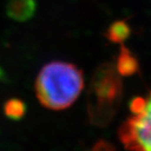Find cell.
<instances>
[{
  "mask_svg": "<svg viewBox=\"0 0 151 151\" xmlns=\"http://www.w3.org/2000/svg\"><path fill=\"white\" fill-rule=\"evenodd\" d=\"M123 81L113 63L99 65L90 78L86 97L89 123L105 128L112 122L123 99Z\"/></svg>",
  "mask_w": 151,
  "mask_h": 151,
  "instance_id": "2",
  "label": "cell"
},
{
  "mask_svg": "<svg viewBox=\"0 0 151 151\" xmlns=\"http://www.w3.org/2000/svg\"><path fill=\"white\" fill-rule=\"evenodd\" d=\"M92 149H95V150H110V149H114V147L111 145L109 142H107V141L105 140H99L97 141L94 146H93Z\"/></svg>",
  "mask_w": 151,
  "mask_h": 151,
  "instance_id": "8",
  "label": "cell"
},
{
  "mask_svg": "<svg viewBox=\"0 0 151 151\" xmlns=\"http://www.w3.org/2000/svg\"><path fill=\"white\" fill-rule=\"evenodd\" d=\"M37 11L35 0H8L6 13L10 19L17 22H27Z\"/></svg>",
  "mask_w": 151,
  "mask_h": 151,
  "instance_id": "4",
  "label": "cell"
},
{
  "mask_svg": "<svg viewBox=\"0 0 151 151\" xmlns=\"http://www.w3.org/2000/svg\"><path fill=\"white\" fill-rule=\"evenodd\" d=\"M84 86L83 74L75 64L50 62L41 69L35 80V94L42 106L58 111L70 107Z\"/></svg>",
  "mask_w": 151,
  "mask_h": 151,
  "instance_id": "1",
  "label": "cell"
},
{
  "mask_svg": "<svg viewBox=\"0 0 151 151\" xmlns=\"http://www.w3.org/2000/svg\"><path fill=\"white\" fill-rule=\"evenodd\" d=\"M4 114L11 120H20L26 114V104L25 102L18 98H11L5 102Z\"/></svg>",
  "mask_w": 151,
  "mask_h": 151,
  "instance_id": "7",
  "label": "cell"
},
{
  "mask_svg": "<svg viewBox=\"0 0 151 151\" xmlns=\"http://www.w3.org/2000/svg\"><path fill=\"white\" fill-rule=\"evenodd\" d=\"M132 34L131 27L126 20L115 21L104 32L105 37L114 43H123Z\"/></svg>",
  "mask_w": 151,
  "mask_h": 151,
  "instance_id": "6",
  "label": "cell"
},
{
  "mask_svg": "<svg viewBox=\"0 0 151 151\" xmlns=\"http://www.w3.org/2000/svg\"><path fill=\"white\" fill-rule=\"evenodd\" d=\"M132 114L119 129L121 142L129 150L151 151V91Z\"/></svg>",
  "mask_w": 151,
  "mask_h": 151,
  "instance_id": "3",
  "label": "cell"
},
{
  "mask_svg": "<svg viewBox=\"0 0 151 151\" xmlns=\"http://www.w3.org/2000/svg\"><path fill=\"white\" fill-rule=\"evenodd\" d=\"M115 66L117 72L122 77H131L138 73L139 70L137 58L123 43H121L120 53L117 59V64Z\"/></svg>",
  "mask_w": 151,
  "mask_h": 151,
  "instance_id": "5",
  "label": "cell"
}]
</instances>
